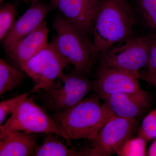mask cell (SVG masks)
Instances as JSON below:
<instances>
[{
  "instance_id": "cell-23",
  "label": "cell",
  "mask_w": 156,
  "mask_h": 156,
  "mask_svg": "<svg viewBox=\"0 0 156 156\" xmlns=\"http://www.w3.org/2000/svg\"><path fill=\"white\" fill-rule=\"evenodd\" d=\"M139 79H141L151 84L156 89V73L149 72L142 69L139 73Z\"/></svg>"
},
{
  "instance_id": "cell-17",
  "label": "cell",
  "mask_w": 156,
  "mask_h": 156,
  "mask_svg": "<svg viewBox=\"0 0 156 156\" xmlns=\"http://www.w3.org/2000/svg\"><path fill=\"white\" fill-rule=\"evenodd\" d=\"M23 79L24 75L22 72L4 59H0V95L19 87Z\"/></svg>"
},
{
  "instance_id": "cell-15",
  "label": "cell",
  "mask_w": 156,
  "mask_h": 156,
  "mask_svg": "<svg viewBox=\"0 0 156 156\" xmlns=\"http://www.w3.org/2000/svg\"><path fill=\"white\" fill-rule=\"evenodd\" d=\"M56 134H45L42 143L35 149V156H84L83 151L69 148L58 140Z\"/></svg>"
},
{
  "instance_id": "cell-9",
  "label": "cell",
  "mask_w": 156,
  "mask_h": 156,
  "mask_svg": "<svg viewBox=\"0 0 156 156\" xmlns=\"http://www.w3.org/2000/svg\"><path fill=\"white\" fill-rule=\"evenodd\" d=\"M138 79L130 74L116 69L99 66L92 89L101 99L113 94L137 92L141 89Z\"/></svg>"
},
{
  "instance_id": "cell-20",
  "label": "cell",
  "mask_w": 156,
  "mask_h": 156,
  "mask_svg": "<svg viewBox=\"0 0 156 156\" xmlns=\"http://www.w3.org/2000/svg\"><path fill=\"white\" fill-rule=\"evenodd\" d=\"M138 136L147 143L156 138V109L150 113L144 119L138 132Z\"/></svg>"
},
{
  "instance_id": "cell-5",
  "label": "cell",
  "mask_w": 156,
  "mask_h": 156,
  "mask_svg": "<svg viewBox=\"0 0 156 156\" xmlns=\"http://www.w3.org/2000/svg\"><path fill=\"white\" fill-rule=\"evenodd\" d=\"M29 95L22 98L11 116L0 126V139L13 131H22L36 134H53L67 140L69 138L44 109L35 103Z\"/></svg>"
},
{
  "instance_id": "cell-1",
  "label": "cell",
  "mask_w": 156,
  "mask_h": 156,
  "mask_svg": "<svg viewBox=\"0 0 156 156\" xmlns=\"http://www.w3.org/2000/svg\"><path fill=\"white\" fill-rule=\"evenodd\" d=\"M136 23L128 0H102L94 17L92 33L97 58L112 46L134 36Z\"/></svg>"
},
{
  "instance_id": "cell-6",
  "label": "cell",
  "mask_w": 156,
  "mask_h": 156,
  "mask_svg": "<svg viewBox=\"0 0 156 156\" xmlns=\"http://www.w3.org/2000/svg\"><path fill=\"white\" fill-rule=\"evenodd\" d=\"M92 88V82L84 74L75 69L67 73H64L53 88L37 93L43 108L55 114L80 102Z\"/></svg>"
},
{
  "instance_id": "cell-3",
  "label": "cell",
  "mask_w": 156,
  "mask_h": 156,
  "mask_svg": "<svg viewBox=\"0 0 156 156\" xmlns=\"http://www.w3.org/2000/svg\"><path fill=\"white\" fill-rule=\"evenodd\" d=\"M56 36L51 44L75 67L85 74L88 73L97 59L96 50L89 35L58 16L53 23Z\"/></svg>"
},
{
  "instance_id": "cell-25",
  "label": "cell",
  "mask_w": 156,
  "mask_h": 156,
  "mask_svg": "<svg viewBox=\"0 0 156 156\" xmlns=\"http://www.w3.org/2000/svg\"><path fill=\"white\" fill-rule=\"evenodd\" d=\"M31 1H33L34 2H37L38 0H31Z\"/></svg>"
},
{
  "instance_id": "cell-18",
  "label": "cell",
  "mask_w": 156,
  "mask_h": 156,
  "mask_svg": "<svg viewBox=\"0 0 156 156\" xmlns=\"http://www.w3.org/2000/svg\"><path fill=\"white\" fill-rule=\"evenodd\" d=\"M147 143L145 140L139 136L131 137L124 143L116 153L119 156H146Z\"/></svg>"
},
{
  "instance_id": "cell-2",
  "label": "cell",
  "mask_w": 156,
  "mask_h": 156,
  "mask_svg": "<svg viewBox=\"0 0 156 156\" xmlns=\"http://www.w3.org/2000/svg\"><path fill=\"white\" fill-rule=\"evenodd\" d=\"M114 115L104 104L101 103L98 95L84 98L69 108L50 115L70 139L91 141Z\"/></svg>"
},
{
  "instance_id": "cell-24",
  "label": "cell",
  "mask_w": 156,
  "mask_h": 156,
  "mask_svg": "<svg viewBox=\"0 0 156 156\" xmlns=\"http://www.w3.org/2000/svg\"><path fill=\"white\" fill-rule=\"evenodd\" d=\"M147 155L156 156V138L149 149Z\"/></svg>"
},
{
  "instance_id": "cell-21",
  "label": "cell",
  "mask_w": 156,
  "mask_h": 156,
  "mask_svg": "<svg viewBox=\"0 0 156 156\" xmlns=\"http://www.w3.org/2000/svg\"><path fill=\"white\" fill-rule=\"evenodd\" d=\"M30 94V92L23 93L11 99L1 101L0 103V126L2 125L8 116L13 112L20 101Z\"/></svg>"
},
{
  "instance_id": "cell-16",
  "label": "cell",
  "mask_w": 156,
  "mask_h": 156,
  "mask_svg": "<svg viewBox=\"0 0 156 156\" xmlns=\"http://www.w3.org/2000/svg\"><path fill=\"white\" fill-rule=\"evenodd\" d=\"M133 9L136 22L139 21L147 34L156 35V0H135Z\"/></svg>"
},
{
  "instance_id": "cell-11",
  "label": "cell",
  "mask_w": 156,
  "mask_h": 156,
  "mask_svg": "<svg viewBox=\"0 0 156 156\" xmlns=\"http://www.w3.org/2000/svg\"><path fill=\"white\" fill-rule=\"evenodd\" d=\"M101 99L115 115L136 120L144 113L150 103L148 93L142 89L136 92L113 94Z\"/></svg>"
},
{
  "instance_id": "cell-26",
  "label": "cell",
  "mask_w": 156,
  "mask_h": 156,
  "mask_svg": "<svg viewBox=\"0 0 156 156\" xmlns=\"http://www.w3.org/2000/svg\"><path fill=\"white\" fill-rule=\"evenodd\" d=\"M3 1H4V0H0V1H1V2H2Z\"/></svg>"
},
{
  "instance_id": "cell-4",
  "label": "cell",
  "mask_w": 156,
  "mask_h": 156,
  "mask_svg": "<svg viewBox=\"0 0 156 156\" xmlns=\"http://www.w3.org/2000/svg\"><path fill=\"white\" fill-rule=\"evenodd\" d=\"M154 36H134L112 46L98 57L99 66L121 70L139 80L140 71L147 68Z\"/></svg>"
},
{
  "instance_id": "cell-7",
  "label": "cell",
  "mask_w": 156,
  "mask_h": 156,
  "mask_svg": "<svg viewBox=\"0 0 156 156\" xmlns=\"http://www.w3.org/2000/svg\"><path fill=\"white\" fill-rule=\"evenodd\" d=\"M69 63L50 43L20 69L32 80L34 85L30 92L34 93L53 88Z\"/></svg>"
},
{
  "instance_id": "cell-13",
  "label": "cell",
  "mask_w": 156,
  "mask_h": 156,
  "mask_svg": "<svg viewBox=\"0 0 156 156\" xmlns=\"http://www.w3.org/2000/svg\"><path fill=\"white\" fill-rule=\"evenodd\" d=\"M50 8L46 4L34 2L16 20L9 34L3 39L5 48L28 35L36 30L44 21Z\"/></svg>"
},
{
  "instance_id": "cell-8",
  "label": "cell",
  "mask_w": 156,
  "mask_h": 156,
  "mask_svg": "<svg viewBox=\"0 0 156 156\" xmlns=\"http://www.w3.org/2000/svg\"><path fill=\"white\" fill-rule=\"evenodd\" d=\"M136 124V120L114 115L92 140V147L83 151L84 156H109L116 153L131 137Z\"/></svg>"
},
{
  "instance_id": "cell-10",
  "label": "cell",
  "mask_w": 156,
  "mask_h": 156,
  "mask_svg": "<svg viewBox=\"0 0 156 156\" xmlns=\"http://www.w3.org/2000/svg\"><path fill=\"white\" fill-rule=\"evenodd\" d=\"M102 0H51L62 16L88 35L92 33L93 21Z\"/></svg>"
},
{
  "instance_id": "cell-22",
  "label": "cell",
  "mask_w": 156,
  "mask_h": 156,
  "mask_svg": "<svg viewBox=\"0 0 156 156\" xmlns=\"http://www.w3.org/2000/svg\"><path fill=\"white\" fill-rule=\"evenodd\" d=\"M148 72L156 73V35L154 36L150 49L149 58L147 66Z\"/></svg>"
},
{
  "instance_id": "cell-12",
  "label": "cell",
  "mask_w": 156,
  "mask_h": 156,
  "mask_svg": "<svg viewBox=\"0 0 156 156\" xmlns=\"http://www.w3.org/2000/svg\"><path fill=\"white\" fill-rule=\"evenodd\" d=\"M49 32V29L44 21L28 35L5 48L6 52L20 68L48 44Z\"/></svg>"
},
{
  "instance_id": "cell-14",
  "label": "cell",
  "mask_w": 156,
  "mask_h": 156,
  "mask_svg": "<svg viewBox=\"0 0 156 156\" xmlns=\"http://www.w3.org/2000/svg\"><path fill=\"white\" fill-rule=\"evenodd\" d=\"M38 134L22 131L9 132L0 139V156H34Z\"/></svg>"
},
{
  "instance_id": "cell-19",
  "label": "cell",
  "mask_w": 156,
  "mask_h": 156,
  "mask_svg": "<svg viewBox=\"0 0 156 156\" xmlns=\"http://www.w3.org/2000/svg\"><path fill=\"white\" fill-rule=\"evenodd\" d=\"M17 10L12 4L2 6L0 9V40L7 35L16 22Z\"/></svg>"
}]
</instances>
